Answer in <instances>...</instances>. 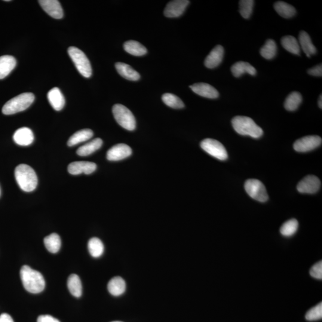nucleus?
Here are the masks:
<instances>
[{
    "label": "nucleus",
    "mask_w": 322,
    "mask_h": 322,
    "mask_svg": "<svg viewBox=\"0 0 322 322\" xmlns=\"http://www.w3.org/2000/svg\"><path fill=\"white\" fill-rule=\"evenodd\" d=\"M20 278L24 289L32 294H38L44 290V277L38 271L28 266H23L20 270Z\"/></svg>",
    "instance_id": "obj_1"
},
{
    "label": "nucleus",
    "mask_w": 322,
    "mask_h": 322,
    "mask_svg": "<svg viewBox=\"0 0 322 322\" xmlns=\"http://www.w3.org/2000/svg\"><path fill=\"white\" fill-rule=\"evenodd\" d=\"M14 176L18 185L24 192H32L37 186V176L33 168L28 165H18L15 169Z\"/></svg>",
    "instance_id": "obj_2"
},
{
    "label": "nucleus",
    "mask_w": 322,
    "mask_h": 322,
    "mask_svg": "<svg viewBox=\"0 0 322 322\" xmlns=\"http://www.w3.org/2000/svg\"><path fill=\"white\" fill-rule=\"evenodd\" d=\"M234 130L242 136H248L259 139L263 135V131L253 119L247 116H237L232 120Z\"/></svg>",
    "instance_id": "obj_3"
},
{
    "label": "nucleus",
    "mask_w": 322,
    "mask_h": 322,
    "mask_svg": "<svg viewBox=\"0 0 322 322\" xmlns=\"http://www.w3.org/2000/svg\"><path fill=\"white\" fill-rule=\"evenodd\" d=\"M35 100V96L31 93H24L8 101L2 107L4 115H13L22 112L28 108Z\"/></svg>",
    "instance_id": "obj_4"
},
{
    "label": "nucleus",
    "mask_w": 322,
    "mask_h": 322,
    "mask_svg": "<svg viewBox=\"0 0 322 322\" xmlns=\"http://www.w3.org/2000/svg\"><path fill=\"white\" fill-rule=\"evenodd\" d=\"M113 115L117 123L122 128L128 131H133L136 127V121L134 116L127 107L116 104L113 106Z\"/></svg>",
    "instance_id": "obj_5"
},
{
    "label": "nucleus",
    "mask_w": 322,
    "mask_h": 322,
    "mask_svg": "<svg viewBox=\"0 0 322 322\" xmlns=\"http://www.w3.org/2000/svg\"><path fill=\"white\" fill-rule=\"evenodd\" d=\"M67 51L78 72L85 78H90L92 75L91 66L84 52L75 47H70Z\"/></svg>",
    "instance_id": "obj_6"
},
{
    "label": "nucleus",
    "mask_w": 322,
    "mask_h": 322,
    "mask_svg": "<svg viewBox=\"0 0 322 322\" xmlns=\"http://www.w3.org/2000/svg\"><path fill=\"white\" fill-rule=\"evenodd\" d=\"M245 189L251 198L257 201L265 202L268 200L269 196L265 186L259 180H247L245 183Z\"/></svg>",
    "instance_id": "obj_7"
},
{
    "label": "nucleus",
    "mask_w": 322,
    "mask_h": 322,
    "mask_svg": "<svg viewBox=\"0 0 322 322\" xmlns=\"http://www.w3.org/2000/svg\"><path fill=\"white\" fill-rule=\"evenodd\" d=\"M201 147L205 152L219 160L225 161L228 158V152L225 146L219 141L206 139L202 141Z\"/></svg>",
    "instance_id": "obj_8"
},
{
    "label": "nucleus",
    "mask_w": 322,
    "mask_h": 322,
    "mask_svg": "<svg viewBox=\"0 0 322 322\" xmlns=\"http://www.w3.org/2000/svg\"><path fill=\"white\" fill-rule=\"evenodd\" d=\"M322 142V138L320 136H305L296 141L294 144V149L297 152H308L320 147Z\"/></svg>",
    "instance_id": "obj_9"
},
{
    "label": "nucleus",
    "mask_w": 322,
    "mask_h": 322,
    "mask_svg": "<svg viewBox=\"0 0 322 322\" xmlns=\"http://www.w3.org/2000/svg\"><path fill=\"white\" fill-rule=\"evenodd\" d=\"M321 186V180L318 177L309 175L300 181L297 188L300 193L314 194L320 191Z\"/></svg>",
    "instance_id": "obj_10"
},
{
    "label": "nucleus",
    "mask_w": 322,
    "mask_h": 322,
    "mask_svg": "<svg viewBox=\"0 0 322 322\" xmlns=\"http://www.w3.org/2000/svg\"><path fill=\"white\" fill-rule=\"evenodd\" d=\"M132 154L130 147L125 144H118L107 152L106 158L110 161H118L127 158Z\"/></svg>",
    "instance_id": "obj_11"
},
{
    "label": "nucleus",
    "mask_w": 322,
    "mask_h": 322,
    "mask_svg": "<svg viewBox=\"0 0 322 322\" xmlns=\"http://www.w3.org/2000/svg\"><path fill=\"white\" fill-rule=\"evenodd\" d=\"M189 3L188 0H174L169 2L164 10L165 16L170 18L180 16L185 12Z\"/></svg>",
    "instance_id": "obj_12"
},
{
    "label": "nucleus",
    "mask_w": 322,
    "mask_h": 322,
    "mask_svg": "<svg viewBox=\"0 0 322 322\" xmlns=\"http://www.w3.org/2000/svg\"><path fill=\"white\" fill-rule=\"evenodd\" d=\"M39 4L46 13L54 19H62L63 10L60 3L57 0H39Z\"/></svg>",
    "instance_id": "obj_13"
},
{
    "label": "nucleus",
    "mask_w": 322,
    "mask_h": 322,
    "mask_svg": "<svg viewBox=\"0 0 322 322\" xmlns=\"http://www.w3.org/2000/svg\"><path fill=\"white\" fill-rule=\"evenodd\" d=\"M97 165L94 162L86 161L73 162L67 167L69 173L72 175H78L82 173L90 174L96 171Z\"/></svg>",
    "instance_id": "obj_14"
},
{
    "label": "nucleus",
    "mask_w": 322,
    "mask_h": 322,
    "mask_svg": "<svg viewBox=\"0 0 322 322\" xmlns=\"http://www.w3.org/2000/svg\"><path fill=\"white\" fill-rule=\"evenodd\" d=\"M191 90L199 96L208 98V99H217L219 96V93L212 85L207 83H196L190 86Z\"/></svg>",
    "instance_id": "obj_15"
},
{
    "label": "nucleus",
    "mask_w": 322,
    "mask_h": 322,
    "mask_svg": "<svg viewBox=\"0 0 322 322\" xmlns=\"http://www.w3.org/2000/svg\"><path fill=\"white\" fill-rule=\"evenodd\" d=\"M225 50L222 45H218L214 47L205 60V66L209 69H213L222 62Z\"/></svg>",
    "instance_id": "obj_16"
},
{
    "label": "nucleus",
    "mask_w": 322,
    "mask_h": 322,
    "mask_svg": "<svg viewBox=\"0 0 322 322\" xmlns=\"http://www.w3.org/2000/svg\"><path fill=\"white\" fill-rule=\"evenodd\" d=\"M13 140L18 145L27 146L31 145L34 140V136L30 129L22 127L15 131Z\"/></svg>",
    "instance_id": "obj_17"
},
{
    "label": "nucleus",
    "mask_w": 322,
    "mask_h": 322,
    "mask_svg": "<svg viewBox=\"0 0 322 322\" xmlns=\"http://www.w3.org/2000/svg\"><path fill=\"white\" fill-rule=\"evenodd\" d=\"M47 98L50 105L57 111L62 110L65 105V99L59 88L54 87L48 91Z\"/></svg>",
    "instance_id": "obj_18"
},
{
    "label": "nucleus",
    "mask_w": 322,
    "mask_h": 322,
    "mask_svg": "<svg viewBox=\"0 0 322 322\" xmlns=\"http://www.w3.org/2000/svg\"><path fill=\"white\" fill-rule=\"evenodd\" d=\"M16 66V60L9 55L0 57V79H4Z\"/></svg>",
    "instance_id": "obj_19"
},
{
    "label": "nucleus",
    "mask_w": 322,
    "mask_h": 322,
    "mask_svg": "<svg viewBox=\"0 0 322 322\" xmlns=\"http://www.w3.org/2000/svg\"><path fill=\"white\" fill-rule=\"evenodd\" d=\"M299 42L300 48H302L308 57H311L312 55L317 53V48L313 44L311 36L306 32L303 30L300 32Z\"/></svg>",
    "instance_id": "obj_20"
},
{
    "label": "nucleus",
    "mask_w": 322,
    "mask_h": 322,
    "mask_svg": "<svg viewBox=\"0 0 322 322\" xmlns=\"http://www.w3.org/2000/svg\"><path fill=\"white\" fill-rule=\"evenodd\" d=\"M116 70L122 77L130 81H137L140 75L133 67L126 63L118 62L115 64Z\"/></svg>",
    "instance_id": "obj_21"
},
{
    "label": "nucleus",
    "mask_w": 322,
    "mask_h": 322,
    "mask_svg": "<svg viewBox=\"0 0 322 322\" xmlns=\"http://www.w3.org/2000/svg\"><path fill=\"white\" fill-rule=\"evenodd\" d=\"M107 290L113 296H121L126 290V284L123 279L119 277L113 278L107 285Z\"/></svg>",
    "instance_id": "obj_22"
},
{
    "label": "nucleus",
    "mask_w": 322,
    "mask_h": 322,
    "mask_svg": "<svg viewBox=\"0 0 322 322\" xmlns=\"http://www.w3.org/2000/svg\"><path fill=\"white\" fill-rule=\"evenodd\" d=\"M233 75L236 78L240 77L245 73L251 75H255L257 71L255 67L251 64L245 62H238L236 63L231 67Z\"/></svg>",
    "instance_id": "obj_23"
},
{
    "label": "nucleus",
    "mask_w": 322,
    "mask_h": 322,
    "mask_svg": "<svg viewBox=\"0 0 322 322\" xmlns=\"http://www.w3.org/2000/svg\"><path fill=\"white\" fill-rule=\"evenodd\" d=\"M93 132L90 129H84L73 134L67 141V145L73 146L79 143L90 140L93 136Z\"/></svg>",
    "instance_id": "obj_24"
},
{
    "label": "nucleus",
    "mask_w": 322,
    "mask_h": 322,
    "mask_svg": "<svg viewBox=\"0 0 322 322\" xmlns=\"http://www.w3.org/2000/svg\"><path fill=\"white\" fill-rule=\"evenodd\" d=\"M103 145V141L99 138H97L91 142L85 144L79 148L76 151L77 155L81 156H87L99 149Z\"/></svg>",
    "instance_id": "obj_25"
},
{
    "label": "nucleus",
    "mask_w": 322,
    "mask_h": 322,
    "mask_svg": "<svg viewBox=\"0 0 322 322\" xmlns=\"http://www.w3.org/2000/svg\"><path fill=\"white\" fill-rule=\"evenodd\" d=\"M124 48L128 53L135 56H142L148 52L145 46L136 41L130 40L125 42Z\"/></svg>",
    "instance_id": "obj_26"
},
{
    "label": "nucleus",
    "mask_w": 322,
    "mask_h": 322,
    "mask_svg": "<svg viewBox=\"0 0 322 322\" xmlns=\"http://www.w3.org/2000/svg\"><path fill=\"white\" fill-rule=\"evenodd\" d=\"M67 288L72 295L76 298H79L82 296V284L78 275L72 274L69 276L67 279Z\"/></svg>",
    "instance_id": "obj_27"
},
{
    "label": "nucleus",
    "mask_w": 322,
    "mask_h": 322,
    "mask_svg": "<svg viewBox=\"0 0 322 322\" xmlns=\"http://www.w3.org/2000/svg\"><path fill=\"white\" fill-rule=\"evenodd\" d=\"M281 44L285 50L296 55H300L301 48L299 42L293 36L287 35L281 39Z\"/></svg>",
    "instance_id": "obj_28"
},
{
    "label": "nucleus",
    "mask_w": 322,
    "mask_h": 322,
    "mask_svg": "<svg viewBox=\"0 0 322 322\" xmlns=\"http://www.w3.org/2000/svg\"><path fill=\"white\" fill-rule=\"evenodd\" d=\"M303 98L299 92L294 91L288 95L285 101V109L288 111H295L302 103Z\"/></svg>",
    "instance_id": "obj_29"
},
{
    "label": "nucleus",
    "mask_w": 322,
    "mask_h": 322,
    "mask_svg": "<svg viewBox=\"0 0 322 322\" xmlns=\"http://www.w3.org/2000/svg\"><path fill=\"white\" fill-rule=\"evenodd\" d=\"M274 8L281 16L284 18H291L296 14V8L288 3L284 1H278L275 3Z\"/></svg>",
    "instance_id": "obj_30"
},
{
    "label": "nucleus",
    "mask_w": 322,
    "mask_h": 322,
    "mask_svg": "<svg viewBox=\"0 0 322 322\" xmlns=\"http://www.w3.org/2000/svg\"><path fill=\"white\" fill-rule=\"evenodd\" d=\"M45 247L49 252L57 253L60 249L61 239L56 234H52L46 236L44 239Z\"/></svg>",
    "instance_id": "obj_31"
},
{
    "label": "nucleus",
    "mask_w": 322,
    "mask_h": 322,
    "mask_svg": "<svg viewBox=\"0 0 322 322\" xmlns=\"http://www.w3.org/2000/svg\"><path fill=\"white\" fill-rule=\"evenodd\" d=\"M277 53V45L273 39L267 40L260 50V54L266 59H274Z\"/></svg>",
    "instance_id": "obj_32"
},
{
    "label": "nucleus",
    "mask_w": 322,
    "mask_h": 322,
    "mask_svg": "<svg viewBox=\"0 0 322 322\" xmlns=\"http://www.w3.org/2000/svg\"><path fill=\"white\" fill-rule=\"evenodd\" d=\"M88 248L90 255L94 258L100 257L104 252V245L100 239L93 238L88 242Z\"/></svg>",
    "instance_id": "obj_33"
},
{
    "label": "nucleus",
    "mask_w": 322,
    "mask_h": 322,
    "mask_svg": "<svg viewBox=\"0 0 322 322\" xmlns=\"http://www.w3.org/2000/svg\"><path fill=\"white\" fill-rule=\"evenodd\" d=\"M299 228V222L296 219H291L281 226L280 232L285 237H291L296 234Z\"/></svg>",
    "instance_id": "obj_34"
},
{
    "label": "nucleus",
    "mask_w": 322,
    "mask_h": 322,
    "mask_svg": "<svg viewBox=\"0 0 322 322\" xmlns=\"http://www.w3.org/2000/svg\"><path fill=\"white\" fill-rule=\"evenodd\" d=\"M162 101L165 105L174 109H182L185 107L183 101L176 95L171 93H165L162 97Z\"/></svg>",
    "instance_id": "obj_35"
},
{
    "label": "nucleus",
    "mask_w": 322,
    "mask_h": 322,
    "mask_svg": "<svg viewBox=\"0 0 322 322\" xmlns=\"http://www.w3.org/2000/svg\"><path fill=\"white\" fill-rule=\"evenodd\" d=\"M254 1L253 0H242L239 1V11L244 19H249L253 13Z\"/></svg>",
    "instance_id": "obj_36"
},
{
    "label": "nucleus",
    "mask_w": 322,
    "mask_h": 322,
    "mask_svg": "<svg viewBox=\"0 0 322 322\" xmlns=\"http://www.w3.org/2000/svg\"><path fill=\"white\" fill-rule=\"evenodd\" d=\"M322 318V303L318 304L307 313L306 319L309 321H316Z\"/></svg>",
    "instance_id": "obj_37"
},
{
    "label": "nucleus",
    "mask_w": 322,
    "mask_h": 322,
    "mask_svg": "<svg viewBox=\"0 0 322 322\" xmlns=\"http://www.w3.org/2000/svg\"><path fill=\"white\" fill-rule=\"evenodd\" d=\"M310 274L313 278L318 279V280H322V261L319 262L315 265L312 266V268L310 271Z\"/></svg>",
    "instance_id": "obj_38"
},
{
    "label": "nucleus",
    "mask_w": 322,
    "mask_h": 322,
    "mask_svg": "<svg viewBox=\"0 0 322 322\" xmlns=\"http://www.w3.org/2000/svg\"><path fill=\"white\" fill-rule=\"evenodd\" d=\"M309 75L315 76H322V64H318L312 68L308 70Z\"/></svg>",
    "instance_id": "obj_39"
},
{
    "label": "nucleus",
    "mask_w": 322,
    "mask_h": 322,
    "mask_svg": "<svg viewBox=\"0 0 322 322\" xmlns=\"http://www.w3.org/2000/svg\"><path fill=\"white\" fill-rule=\"evenodd\" d=\"M37 322H60L57 319L51 317L50 315H42L39 317Z\"/></svg>",
    "instance_id": "obj_40"
},
{
    "label": "nucleus",
    "mask_w": 322,
    "mask_h": 322,
    "mask_svg": "<svg viewBox=\"0 0 322 322\" xmlns=\"http://www.w3.org/2000/svg\"><path fill=\"white\" fill-rule=\"evenodd\" d=\"M0 322H14L13 319L7 314L0 315Z\"/></svg>",
    "instance_id": "obj_41"
},
{
    "label": "nucleus",
    "mask_w": 322,
    "mask_h": 322,
    "mask_svg": "<svg viewBox=\"0 0 322 322\" xmlns=\"http://www.w3.org/2000/svg\"><path fill=\"white\" fill-rule=\"evenodd\" d=\"M322 94H321V96L320 97V99H319V106H320V108H322Z\"/></svg>",
    "instance_id": "obj_42"
},
{
    "label": "nucleus",
    "mask_w": 322,
    "mask_h": 322,
    "mask_svg": "<svg viewBox=\"0 0 322 322\" xmlns=\"http://www.w3.org/2000/svg\"><path fill=\"white\" fill-rule=\"evenodd\" d=\"M122 322L115 321V322Z\"/></svg>",
    "instance_id": "obj_43"
},
{
    "label": "nucleus",
    "mask_w": 322,
    "mask_h": 322,
    "mask_svg": "<svg viewBox=\"0 0 322 322\" xmlns=\"http://www.w3.org/2000/svg\"><path fill=\"white\" fill-rule=\"evenodd\" d=\"M0 195H1V190H0Z\"/></svg>",
    "instance_id": "obj_44"
}]
</instances>
